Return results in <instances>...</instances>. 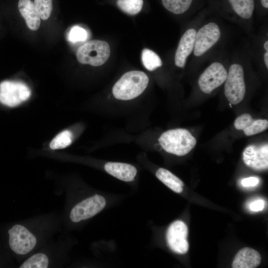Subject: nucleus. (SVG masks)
<instances>
[{
    "label": "nucleus",
    "instance_id": "nucleus-4",
    "mask_svg": "<svg viewBox=\"0 0 268 268\" xmlns=\"http://www.w3.org/2000/svg\"><path fill=\"white\" fill-rule=\"evenodd\" d=\"M222 31L215 21H209L200 27L195 36L192 53L194 61H199L209 53L220 42Z\"/></svg>",
    "mask_w": 268,
    "mask_h": 268
},
{
    "label": "nucleus",
    "instance_id": "nucleus-23",
    "mask_svg": "<svg viewBox=\"0 0 268 268\" xmlns=\"http://www.w3.org/2000/svg\"><path fill=\"white\" fill-rule=\"evenodd\" d=\"M72 142V134L67 130L58 134L51 141L50 147L52 149L64 148L69 145Z\"/></svg>",
    "mask_w": 268,
    "mask_h": 268
},
{
    "label": "nucleus",
    "instance_id": "nucleus-6",
    "mask_svg": "<svg viewBox=\"0 0 268 268\" xmlns=\"http://www.w3.org/2000/svg\"><path fill=\"white\" fill-rule=\"evenodd\" d=\"M110 55L109 44L104 41L93 40L80 46L76 58L80 64L98 67L103 65Z\"/></svg>",
    "mask_w": 268,
    "mask_h": 268
},
{
    "label": "nucleus",
    "instance_id": "nucleus-13",
    "mask_svg": "<svg viewBox=\"0 0 268 268\" xmlns=\"http://www.w3.org/2000/svg\"><path fill=\"white\" fill-rule=\"evenodd\" d=\"M197 30L195 27H190L181 37L174 57L176 67L184 68L188 59L192 55Z\"/></svg>",
    "mask_w": 268,
    "mask_h": 268
},
{
    "label": "nucleus",
    "instance_id": "nucleus-26",
    "mask_svg": "<svg viewBox=\"0 0 268 268\" xmlns=\"http://www.w3.org/2000/svg\"><path fill=\"white\" fill-rule=\"evenodd\" d=\"M265 205V201L262 199H259L250 203L249 207L251 211H259L264 209Z\"/></svg>",
    "mask_w": 268,
    "mask_h": 268
},
{
    "label": "nucleus",
    "instance_id": "nucleus-15",
    "mask_svg": "<svg viewBox=\"0 0 268 268\" xmlns=\"http://www.w3.org/2000/svg\"><path fill=\"white\" fill-rule=\"evenodd\" d=\"M104 169L111 176L127 182L134 181L137 172L135 166L122 162H107L104 165Z\"/></svg>",
    "mask_w": 268,
    "mask_h": 268
},
{
    "label": "nucleus",
    "instance_id": "nucleus-22",
    "mask_svg": "<svg viewBox=\"0 0 268 268\" xmlns=\"http://www.w3.org/2000/svg\"><path fill=\"white\" fill-rule=\"evenodd\" d=\"M49 265L47 255L43 253L35 254L26 260L20 268H46Z\"/></svg>",
    "mask_w": 268,
    "mask_h": 268
},
{
    "label": "nucleus",
    "instance_id": "nucleus-20",
    "mask_svg": "<svg viewBox=\"0 0 268 268\" xmlns=\"http://www.w3.org/2000/svg\"><path fill=\"white\" fill-rule=\"evenodd\" d=\"M141 60L144 67L149 71H153L162 65L159 56L154 51L144 49L141 54Z\"/></svg>",
    "mask_w": 268,
    "mask_h": 268
},
{
    "label": "nucleus",
    "instance_id": "nucleus-24",
    "mask_svg": "<svg viewBox=\"0 0 268 268\" xmlns=\"http://www.w3.org/2000/svg\"><path fill=\"white\" fill-rule=\"evenodd\" d=\"M34 4L42 19L49 18L52 10V0H34Z\"/></svg>",
    "mask_w": 268,
    "mask_h": 268
},
{
    "label": "nucleus",
    "instance_id": "nucleus-19",
    "mask_svg": "<svg viewBox=\"0 0 268 268\" xmlns=\"http://www.w3.org/2000/svg\"><path fill=\"white\" fill-rule=\"evenodd\" d=\"M163 6L174 14H182L195 5L196 0H161Z\"/></svg>",
    "mask_w": 268,
    "mask_h": 268
},
{
    "label": "nucleus",
    "instance_id": "nucleus-7",
    "mask_svg": "<svg viewBox=\"0 0 268 268\" xmlns=\"http://www.w3.org/2000/svg\"><path fill=\"white\" fill-rule=\"evenodd\" d=\"M227 70L222 62H212L199 77L198 84L200 90L204 94L211 93L224 83Z\"/></svg>",
    "mask_w": 268,
    "mask_h": 268
},
{
    "label": "nucleus",
    "instance_id": "nucleus-25",
    "mask_svg": "<svg viewBox=\"0 0 268 268\" xmlns=\"http://www.w3.org/2000/svg\"><path fill=\"white\" fill-rule=\"evenodd\" d=\"M87 37L86 31L83 28L75 26L70 29L68 36V40L73 43L84 41Z\"/></svg>",
    "mask_w": 268,
    "mask_h": 268
},
{
    "label": "nucleus",
    "instance_id": "nucleus-12",
    "mask_svg": "<svg viewBox=\"0 0 268 268\" xmlns=\"http://www.w3.org/2000/svg\"><path fill=\"white\" fill-rule=\"evenodd\" d=\"M243 160L250 168L256 171H262L268 167V144H251L243 152Z\"/></svg>",
    "mask_w": 268,
    "mask_h": 268
},
{
    "label": "nucleus",
    "instance_id": "nucleus-17",
    "mask_svg": "<svg viewBox=\"0 0 268 268\" xmlns=\"http://www.w3.org/2000/svg\"><path fill=\"white\" fill-rule=\"evenodd\" d=\"M19 10L25 20L28 28L37 30L40 25V17L31 0H19L18 3Z\"/></svg>",
    "mask_w": 268,
    "mask_h": 268
},
{
    "label": "nucleus",
    "instance_id": "nucleus-3",
    "mask_svg": "<svg viewBox=\"0 0 268 268\" xmlns=\"http://www.w3.org/2000/svg\"><path fill=\"white\" fill-rule=\"evenodd\" d=\"M213 6L220 15L240 23L246 24L252 19L256 0H212Z\"/></svg>",
    "mask_w": 268,
    "mask_h": 268
},
{
    "label": "nucleus",
    "instance_id": "nucleus-9",
    "mask_svg": "<svg viewBox=\"0 0 268 268\" xmlns=\"http://www.w3.org/2000/svg\"><path fill=\"white\" fill-rule=\"evenodd\" d=\"M106 201L103 196L96 194L75 205L70 213V219L78 222L95 216L106 206Z\"/></svg>",
    "mask_w": 268,
    "mask_h": 268
},
{
    "label": "nucleus",
    "instance_id": "nucleus-18",
    "mask_svg": "<svg viewBox=\"0 0 268 268\" xmlns=\"http://www.w3.org/2000/svg\"><path fill=\"white\" fill-rule=\"evenodd\" d=\"M155 175L161 182L173 191L179 194L182 192L184 183L170 171L160 168L156 171Z\"/></svg>",
    "mask_w": 268,
    "mask_h": 268
},
{
    "label": "nucleus",
    "instance_id": "nucleus-2",
    "mask_svg": "<svg viewBox=\"0 0 268 268\" xmlns=\"http://www.w3.org/2000/svg\"><path fill=\"white\" fill-rule=\"evenodd\" d=\"M158 142L166 152L182 156L195 147L197 140L188 130L178 128L163 133L158 138Z\"/></svg>",
    "mask_w": 268,
    "mask_h": 268
},
{
    "label": "nucleus",
    "instance_id": "nucleus-5",
    "mask_svg": "<svg viewBox=\"0 0 268 268\" xmlns=\"http://www.w3.org/2000/svg\"><path fill=\"white\" fill-rule=\"evenodd\" d=\"M241 60L232 62L228 69L224 82V92L227 100L232 104L240 103L246 92L244 67Z\"/></svg>",
    "mask_w": 268,
    "mask_h": 268
},
{
    "label": "nucleus",
    "instance_id": "nucleus-11",
    "mask_svg": "<svg viewBox=\"0 0 268 268\" xmlns=\"http://www.w3.org/2000/svg\"><path fill=\"white\" fill-rule=\"evenodd\" d=\"M188 233L187 226L182 221L176 220L170 225L166 232V241L172 251L179 254L187 253L189 247Z\"/></svg>",
    "mask_w": 268,
    "mask_h": 268
},
{
    "label": "nucleus",
    "instance_id": "nucleus-14",
    "mask_svg": "<svg viewBox=\"0 0 268 268\" xmlns=\"http://www.w3.org/2000/svg\"><path fill=\"white\" fill-rule=\"evenodd\" d=\"M234 125L237 130H243L245 135L251 136L266 130L268 121L265 119L254 120L250 114L246 113L238 117Z\"/></svg>",
    "mask_w": 268,
    "mask_h": 268
},
{
    "label": "nucleus",
    "instance_id": "nucleus-16",
    "mask_svg": "<svg viewBox=\"0 0 268 268\" xmlns=\"http://www.w3.org/2000/svg\"><path fill=\"white\" fill-rule=\"evenodd\" d=\"M261 256L256 250L245 247L237 253L233 261V268H255L261 262Z\"/></svg>",
    "mask_w": 268,
    "mask_h": 268
},
{
    "label": "nucleus",
    "instance_id": "nucleus-10",
    "mask_svg": "<svg viewBox=\"0 0 268 268\" xmlns=\"http://www.w3.org/2000/svg\"><path fill=\"white\" fill-rule=\"evenodd\" d=\"M8 234L10 248L17 254H27L36 245L35 236L22 225H14L8 230Z\"/></svg>",
    "mask_w": 268,
    "mask_h": 268
},
{
    "label": "nucleus",
    "instance_id": "nucleus-8",
    "mask_svg": "<svg viewBox=\"0 0 268 268\" xmlns=\"http://www.w3.org/2000/svg\"><path fill=\"white\" fill-rule=\"evenodd\" d=\"M30 95V89L23 82L3 81L0 83V102L7 106H17L27 100Z\"/></svg>",
    "mask_w": 268,
    "mask_h": 268
},
{
    "label": "nucleus",
    "instance_id": "nucleus-21",
    "mask_svg": "<svg viewBox=\"0 0 268 268\" xmlns=\"http://www.w3.org/2000/svg\"><path fill=\"white\" fill-rule=\"evenodd\" d=\"M118 7L129 15L137 14L142 9L143 0H117Z\"/></svg>",
    "mask_w": 268,
    "mask_h": 268
},
{
    "label": "nucleus",
    "instance_id": "nucleus-28",
    "mask_svg": "<svg viewBox=\"0 0 268 268\" xmlns=\"http://www.w3.org/2000/svg\"><path fill=\"white\" fill-rule=\"evenodd\" d=\"M260 5L263 9L267 10L268 8V0H259Z\"/></svg>",
    "mask_w": 268,
    "mask_h": 268
},
{
    "label": "nucleus",
    "instance_id": "nucleus-27",
    "mask_svg": "<svg viewBox=\"0 0 268 268\" xmlns=\"http://www.w3.org/2000/svg\"><path fill=\"white\" fill-rule=\"evenodd\" d=\"M259 179L256 177H250L244 178L241 181V185L244 187H254L259 183Z\"/></svg>",
    "mask_w": 268,
    "mask_h": 268
},
{
    "label": "nucleus",
    "instance_id": "nucleus-1",
    "mask_svg": "<svg viewBox=\"0 0 268 268\" xmlns=\"http://www.w3.org/2000/svg\"><path fill=\"white\" fill-rule=\"evenodd\" d=\"M148 82L149 78L144 72L130 71L124 73L116 82L112 88V93L118 100H132L144 91Z\"/></svg>",
    "mask_w": 268,
    "mask_h": 268
}]
</instances>
